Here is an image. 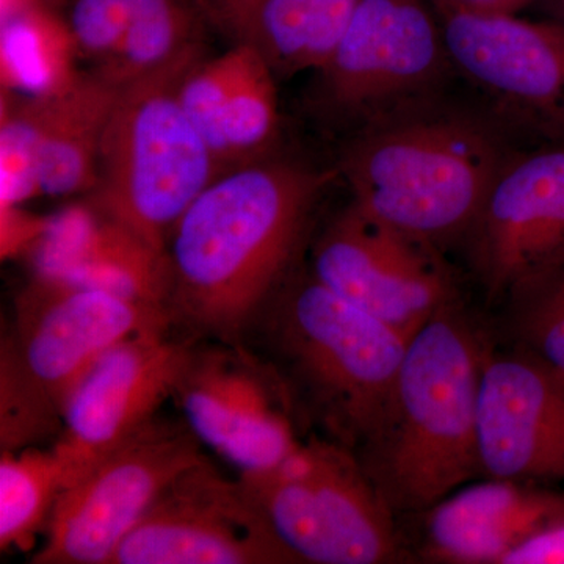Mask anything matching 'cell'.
<instances>
[{"label":"cell","instance_id":"obj_1","mask_svg":"<svg viewBox=\"0 0 564 564\" xmlns=\"http://www.w3.org/2000/svg\"><path fill=\"white\" fill-rule=\"evenodd\" d=\"M329 180L332 173L262 159L212 182L166 242L172 328L243 347L263 307L295 273Z\"/></svg>","mask_w":564,"mask_h":564},{"label":"cell","instance_id":"obj_2","mask_svg":"<svg viewBox=\"0 0 564 564\" xmlns=\"http://www.w3.org/2000/svg\"><path fill=\"white\" fill-rule=\"evenodd\" d=\"M411 339L310 270L270 300L243 347L278 375L295 421L356 454L384 422Z\"/></svg>","mask_w":564,"mask_h":564},{"label":"cell","instance_id":"obj_3","mask_svg":"<svg viewBox=\"0 0 564 564\" xmlns=\"http://www.w3.org/2000/svg\"><path fill=\"white\" fill-rule=\"evenodd\" d=\"M491 348L459 302L408 345L384 422L355 454L393 513H423L484 475L478 393Z\"/></svg>","mask_w":564,"mask_h":564},{"label":"cell","instance_id":"obj_4","mask_svg":"<svg viewBox=\"0 0 564 564\" xmlns=\"http://www.w3.org/2000/svg\"><path fill=\"white\" fill-rule=\"evenodd\" d=\"M510 155L488 122L413 106L367 122L343 172L356 206L443 250L464 242Z\"/></svg>","mask_w":564,"mask_h":564},{"label":"cell","instance_id":"obj_5","mask_svg":"<svg viewBox=\"0 0 564 564\" xmlns=\"http://www.w3.org/2000/svg\"><path fill=\"white\" fill-rule=\"evenodd\" d=\"M165 328L172 323L158 304L32 274L0 343V451L57 440L70 397L102 356Z\"/></svg>","mask_w":564,"mask_h":564},{"label":"cell","instance_id":"obj_6","mask_svg":"<svg viewBox=\"0 0 564 564\" xmlns=\"http://www.w3.org/2000/svg\"><path fill=\"white\" fill-rule=\"evenodd\" d=\"M203 55L202 44L120 88L87 203L155 250L165 251L182 215L223 174L177 93Z\"/></svg>","mask_w":564,"mask_h":564},{"label":"cell","instance_id":"obj_7","mask_svg":"<svg viewBox=\"0 0 564 564\" xmlns=\"http://www.w3.org/2000/svg\"><path fill=\"white\" fill-rule=\"evenodd\" d=\"M293 562H402L404 541L358 456L311 433L272 469L237 478Z\"/></svg>","mask_w":564,"mask_h":564},{"label":"cell","instance_id":"obj_8","mask_svg":"<svg viewBox=\"0 0 564 564\" xmlns=\"http://www.w3.org/2000/svg\"><path fill=\"white\" fill-rule=\"evenodd\" d=\"M184 421L158 417L63 489L33 564H109L166 489L206 462Z\"/></svg>","mask_w":564,"mask_h":564},{"label":"cell","instance_id":"obj_9","mask_svg":"<svg viewBox=\"0 0 564 564\" xmlns=\"http://www.w3.org/2000/svg\"><path fill=\"white\" fill-rule=\"evenodd\" d=\"M311 273L329 291L413 337L437 311L459 302L440 248L351 203L315 240Z\"/></svg>","mask_w":564,"mask_h":564},{"label":"cell","instance_id":"obj_10","mask_svg":"<svg viewBox=\"0 0 564 564\" xmlns=\"http://www.w3.org/2000/svg\"><path fill=\"white\" fill-rule=\"evenodd\" d=\"M172 402L202 444L240 474L272 469L302 443L280 378L247 347L196 340Z\"/></svg>","mask_w":564,"mask_h":564},{"label":"cell","instance_id":"obj_11","mask_svg":"<svg viewBox=\"0 0 564 564\" xmlns=\"http://www.w3.org/2000/svg\"><path fill=\"white\" fill-rule=\"evenodd\" d=\"M451 66L422 0H361L322 74L326 102L370 122L413 107Z\"/></svg>","mask_w":564,"mask_h":564},{"label":"cell","instance_id":"obj_12","mask_svg":"<svg viewBox=\"0 0 564 564\" xmlns=\"http://www.w3.org/2000/svg\"><path fill=\"white\" fill-rule=\"evenodd\" d=\"M440 11L451 66L516 128L564 144V21Z\"/></svg>","mask_w":564,"mask_h":564},{"label":"cell","instance_id":"obj_13","mask_svg":"<svg viewBox=\"0 0 564 564\" xmlns=\"http://www.w3.org/2000/svg\"><path fill=\"white\" fill-rule=\"evenodd\" d=\"M195 343L176 329H155L129 337L102 356L70 397L52 447L63 489L159 417Z\"/></svg>","mask_w":564,"mask_h":564},{"label":"cell","instance_id":"obj_14","mask_svg":"<svg viewBox=\"0 0 564 564\" xmlns=\"http://www.w3.org/2000/svg\"><path fill=\"white\" fill-rule=\"evenodd\" d=\"M239 480L209 462L181 475L109 564H293Z\"/></svg>","mask_w":564,"mask_h":564},{"label":"cell","instance_id":"obj_15","mask_svg":"<svg viewBox=\"0 0 564 564\" xmlns=\"http://www.w3.org/2000/svg\"><path fill=\"white\" fill-rule=\"evenodd\" d=\"M464 245L491 300L564 265V144L510 155Z\"/></svg>","mask_w":564,"mask_h":564},{"label":"cell","instance_id":"obj_16","mask_svg":"<svg viewBox=\"0 0 564 564\" xmlns=\"http://www.w3.org/2000/svg\"><path fill=\"white\" fill-rule=\"evenodd\" d=\"M478 454L488 478L564 480V380L519 348L486 359Z\"/></svg>","mask_w":564,"mask_h":564},{"label":"cell","instance_id":"obj_17","mask_svg":"<svg viewBox=\"0 0 564 564\" xmlns=\"http://www.w3.org/2000/svg\"><path fill=\"white\" fill-rule=\"evenodd\" d=\"M422 560L502 564L534 534L564 521V492L530 481L488 478L423 511Z\"/></svg>","mask_w":564,"mask_h":564},{"label":"cell","instance_id":"obj_18","mask_svg":"<svg viewBox=\"0 0 564 564\" xmlns=\"http://www.w3.org/2000/svg\"><path fill=\"white\" fill-rule=\"evenodd\" d=\"M33 274L57 278L165 307L170 289L166 252L104 217L88 204L47 220L29 247Z\"/></svg>","mask_w":564,"mask_h":564},{"label":"cell","instance_id":"obj_19","mask_svg":"<svg viewBox=\"0 0 564 564\" xmlns=\"http://www.w3.org/2000/svg\"><path fill=\"white\" fill-rule=\"evenodd\" d=\"M120 88L82 73L79 80L44 98L40 147L41 196L91 193L99 174L104 137Z\"/></svg>","mask_w":564,"mask_h":564},{"label":"cell","instance_id":"obj_20","mask_svg":"<svg viewBox=\"0 0 564 564\" xmlns=\"http://www.w3.org/2000/svg\"><path fill=\"white\" fill-rule=\"evenodd\" d=\"M76 36L58 10L29 9L0 20L2 93L51 98L73 87L84 70Z\"/></svg>","mask_w":564,"mask_h":564},{"label":"cell","instance_id":"obj_21","mask_svg":"<svg viewBox=\"0 0 564 564\" xmlns=\"http://www.w3.org/2000/svg\"><path fill=\"white\" fill-rule=\"evenodd\" d=\"M199 17L188 0H135L120 46L93 73L117 88L143 79L202 46Z\"/></svg>","mask_w":564,"mask_h":564},{"label":"cell","instance_id":"obj_22","mask_svg":"<svg viewBox=\"0 0 564 564\" xmlns=\"http://www.w3.org/2000/svg\"><path fill=\"white\" fill-rule=\"evenodd\" d=\"M63 489L54 451L39 445L0 451V549L31 551L46 532Z\"/></svg>","mask_w":564,"mask_h":564},{"label":"cell","instance_id":"obj_23","mask_svg":"<svg viewBox=\"0 0 564 564\" xmlns=\"http://www.w3.org/2000/svg\"><path fill=\"white\" fill-rule=\"evenodd\" d=\"M278 121L280 113L272 66L251 44L236 43L223 118L231 170L265 159V152L276 139Z\"/></svg>","mask_w":564,"mask_h":564},{"label":"cell","instance_id":"obj_24","mask_svg":"<svg viewBox=\"0 0 564 564\" xmlns=\"http://www.w3.org/2000/svg\"><path fill=\"white\" fill-rule=\"evenodd\" d=\"M505 302L514 347L564 380V265L518 285Z\"/></svg>","mask_w":564,"mask_h":564},{"label":"cell","instance_id":"obj_25","mask_svg":"<svg viewBox=\"0 0 564 564\" xmlns=\"http://www.w3.org/2000/svg\"><path fill=\"white\" fill-rule=\"evenodd\" d=\"M0 109V214H3L41 196L44 98L2 93Z\"/></svg>","mask_w":564,"mask_h":564},{"label":"cell","instance_id":"obj_26","mask_svg":"<svg viewBox=\"0 0 564 564\" xmlns=\"http://www.w3.org/2000/svg\"><path fill=\"white\" fill-rule=\"evenodd\" d=\"M234 69V47L218 57L198 58L180 85V101L188 120L210 148L223 174L231 172L223 118Z\"/></svg>","mask_w":564,"mask_h":564},{"label":"cell","instance_id":"obj_27","mask_svg":"<svg viewBox=\"0 0 564 564\" xmlns=\"http://www.w3.org/2000/svg\"><path fill=\"white\" fill-rule=\"evenodd\" d=\"M311 0H258L240 43L261 52L276 74L303 69L310 39Z\"/></svg>","mask_w":564,"mask_h":564},{"label":"cell","instance_id":"obj_28","mask_svg":"<svg viewBox=\"0 0 564 564\" xmlns=\"http://www.w3.org/2000/svg\"><path fill=\"white\" fill-rule=\"evenodd\" d=\"M135 0H76L68 18L82 58L96 65L120 46L131 24Z\"/></svg>","mask_w":564,"mask_h":564},{"label":"cell","instance_id":"obj_29","mask_svg":"<svg viewBox=\"0 0 564 564\" xmlns=\"http://www.w3.org/2000/svg\"><path fill=\"white\" fill-rule=\"evenodd\" d=\"M361 0H311L310 39L303 69L318 70L328 62Z\"/></svg>","mask_w":564,"mask_h":564},{"label":"cell","instance_id":"obj_30","mask_svg":"<svg viewBox=\"0 0 564 564\" xmlns=\"http://www.w3.org/2000/svg\"><path fill=\"white\" fill-rule=\"evenodd\" d=\"M502 564H564V521L534 534L505 556Z\"/></svg>","mask_w":564,"mask_h":564},{"label":"cell","instance_id":"obj_31","mask_svg":"<svg viewBox=\"0 0 564 564\" xmlns=\"http://www.w3.org/2000/svg\"><path fill=\"white\" fill-rule=\"evenodd\" d=\"M258 0H214V13L223 28L236 36L237 43L242 41L250 22L252 10Z\"/></svg>","mask_w":564,"mask_h":564},{"label":"cell","instance_id":"obj_32","mask_svg":"<svg viewBox=\"0 0 564 564\" xmlns=\"http://www.w3.org/2000/svg\"><path fill=\"white\" fill-rule=\"evenodd\" d=\"M441 10L477 14H518L536 0H437Z\"/></svg>","mask_w":564,"mask_h":564},{"label":"cell","instance_id":"obj_33","mask_svg":"<svg viewBox=\"0 0 564 564\" xmlns=\"http://www.w3.org/2000/svg\"><path fill=\"white\" fill-rule=\"evenodd\" d=\"M65 0H0V20L11 17V14L20 13V11L29 9H44L61 10Z\"/></svg>","mask_w":564,"mask_h":564},{"label":"cell","instance_id":"obj_34","mask_svg":"<svg viewBox=\"0 0 564 564\" xmlns=\"http://www.w3.org/2000/svg\"><path fill=\"white\" fill-rule=\"evenodd\" d=\"M555 6L560 13V21H564V0H555Z\"/></svg>","mask_w":564,"mask_h":564}]
</instances>
